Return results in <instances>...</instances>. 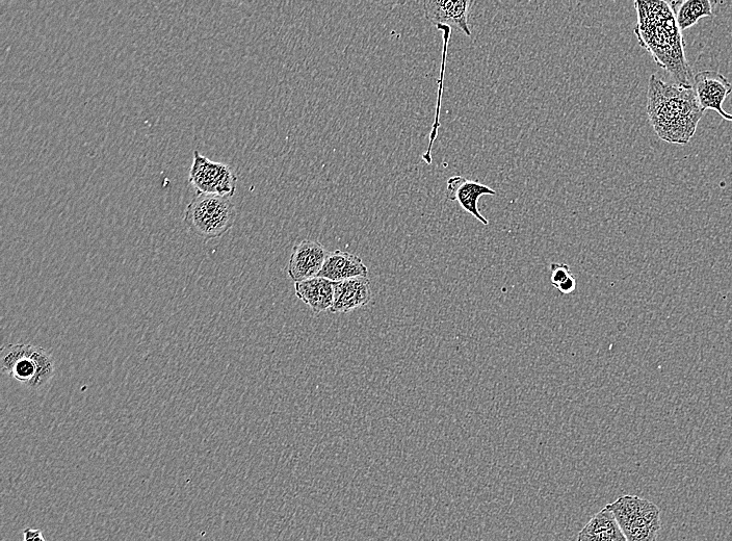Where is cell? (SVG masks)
<instances>
[{
	"instance_id": "6da1fadb",
	"label": "cell",
	"mask_w": 732,
	"mask_h": 541,
	"mask_svg": "<svg viewBox=\"0 0 732 541\" xmlns=\"http://www.w3.org/2000/svg\"><path fill=\"white\" fill-rule=\"evenodd\" d=\"M638 23L635 34L639 44L665 69L676 85L693 87V71L685 54V42L672 4L636 2Z\"/></svg>"
},
{
	"instance_id": "7a4b0ae2",
	"label": "cell",
	"mask_w": 732,
	"mask_h": 541,
	"mask_svg": "<svg viewBox=\"0 0 732 541\" xmlns=\"http://www.w3.org/2000/svg\"><path fill=\"white\" fill-rule=\"evenodd\" d=\"M647 114L653 131L664 142L686 145L704 115L693 87L665 83L651 75Z\"/></svg>"
},
{
	"instance_id": "3957f363",
	"label": "cell",
	"mask_w": 732,
	"mask_h": 541,
	"mask_svg": "<svg viewBox=\"0 0 732 541\" xmlns=\"http://www.w3.org/2000/svg\"><path fill=\"white\" fill-rule=\"evenodd\" d=\"M2 371L26 388L40 390L56 373L55 358L42 347L8 344L0 352Z\"/></svg>"
},
{
	"instance_id": "277c9868",
	"label": "cell",
	"mask_w": 732,
	"mask_h": 541,
	"mask_svg": "<svg viewBox=\"0 0 732 541\" xmlns=\"http://www.w3.org/2000/svg\"><path fill=\"white\" fill-rule=\"evenodd\" d=\"M237 220V209L229 197L200 194L187 206L183 222L203 241L223 237Z\"/></svg>"
},
{
	"instance_id": "5b68a950",
	"label": "cell",
	"mask_w": 732,
	"mask_h": 541,
	"mask_svg": "<svg viewBox=\"0 0 732 541\" xmlns=\"http://www.w3.org/2000/svg\"><path fill=\"white\" fill-rule=\"evenodd\" d=\"M607 507L627 541H656L662 528L661 510L653 502L638 496L619 497Z\"/></svg>"
},
{
	"instance_id": "8992f818",
	"label": "cell",
	"mask_w": 732,
	"mask_h": 541,
	"mask_svg": "<svg viewBox=\"0 0 732 541\" xmlns=\"http://www.w3.org/2000/svg\"><path fill=\"white\" fill-rule=\"evenodd\" d=\"M189 182L200 194L231 198L237 190L238 176L228 165L208 160L195 150Z\"/></svg>"
},
{
	"instance_id": "52a82bcc",
	"label": "cell",
	"mask_w": 732,
	"mask_h": 541,
	"mask_svg": "<svg viewBox=\"0 0 732 541\" xmlns=\"http://www.w3.org/2000/svg\"><path fill=\"white\" fill-rule=\"evenodd\" d=\"M693 88L704 112L716 111L723 119L732 122V115L723 109L724 101L732 92L726 76L718 71H701L694 75Z\"/></svg>"
},
{
	"instance_id": "ba28073f",
	"label": "cell",
	"mask_w": 732,
	"mask_h": 541,
	"mask_svg": "<svg viewBox=\"0 0 732 541\" xmlns=\"http://www.w3.org/2000/svg\"><path fill=\"white\" fill-rule=\"evenodd\" d=\"M327 249L319 242L304 240L294 247L289 275L295 282L318 277L328 256Z\"/></svg>"
},
{
	"instance_id": "9c48e42d",
	"label": "cell",
	"mask_w": 732,
	"mask_h": 541,
	"mask_svg": "<svg viewBox=\"0 0 732 541\" xmlns=\"http://www.w3.org/2000/svg\"><path fill=\"white\" fill-rule=\"evenodd\" d=\"M372 297L371 281L368 277L334 282V300L330 311L333 314H347L368 305Z\"/></svg>"
},
{
	"instance_id": "30bf717a",
	"label": "cell",
	"mask_w": 732,
	"mask_h": 541,
	"mask_svg": "<svg viewBox=\"0 0 732 541\" xmlns=\"http://www.w3.org/2000/svg\"><path fill=\"white\" fill-rule=\"evenodd\" d=\"M484 195L494 196L496 192L486 185L466 179L461 175L453 176L448 180L447 198L457 201L465 212L475 217L483 225H488L489 221L480 213L478 206L479 199Z\"/></svg>"
},
{
	"instance_id": "8fae6325",
	"label": "cell",
	"mask_w": 732,
	"mask_h": 541,
	"mask_svg": "<svg viewBox=\"0 0 732 541\" xmlns=\"http://www.w3.org/2000/svg\"><path fill=\"white\" fill-rule=\"evenodd\" d=\"M473 2L469 0H427L424 3L426 18L437 25H455L467 37L472 36L469 29L468 12Z\"/></svg>"
},
{
	"instance_id": "7c38bea8",
	"label": "cell",
	"mask_w": 732,
	"mask_h": 541,
	"mask_svg": "<svg viewBox=\"0 0 732 541\" xmlns=\"http://www.w3.org/2000/svg\"><path fill=\"white\" fill-rule=\"evenodd\" d=\"M369 269L359 256L335 250L329 252L325 264L319 274L333 282L348 280L355 277H368Z\"/></svg>"
},
{
	"instance_id": "4fadbf2b",
	"label": "cell",
	"mask_w": 732,
	"mask_h": 541,
	"mask_svg": "<svg viewBox=\"0 0 732 541\" xmlns=\"http://www.w3.org/2000/svg\"><path fill=\"white\" fill-rule=\"evenodd\" d=\"M297 297L307 304L313 312L320 314L330 309L334 300V282L323 277H315L296 282Z\"/></svg>"
},
{
	"instance_id": "5bb4252c",
	"label": "cell",
	"mask_w": 732,
	"mask_h": 541,
	"mask_svg": "<svg viewBox=\"0 0 732 541\" xmlns=\"http://www.w3.org/2000/svg\"><path fill=\"white\" fill-rule=\"evenodd\" d=\"M578 541H627L614 514L606 506L581 530Z\"/></svg>"
},
{
	"instance_id": "9a60e30c",
	"label": "cell",
	"mask_w": 732,
	"mask_h": 541,
	"mask_svg": "<svg viewBox=\"0 0 732 541\" xmlns=\"http://www.w3.org/2000/svg\"><path fill=\"white\" fill-rule=\"evenodd\" d=\"M437 30L442 32V38H443V50H442V63H441V70H440V79L438 81L439 89H438V98H437V107H436V115L434 124L432 127V132L430 135V144L428 147V150L426 153L423 154V160L428 164H432V148L434 145V142L438 135V130L440 127V109H441V100H442V94H443V81H444V72H446V64H447V56H448V47L450 43V39L452 36V28L449 27V25H437Z\"/></svg>"
},
{
	"instance_id": "2e32d148",
	"label": "cell",
	"mask_w": 732,
	"mask_h": 541,
	"mask_svg": "<svg viewBox=\"0 0 732 541\" xmlns=\"http://www.w3.org/2000/svg\"><path fill=\"white\" fill-rule=\"evenodd\" d=\"M713 15V4L710 0H687L675 11L676 21L682 32L694 27L700 19Z\"/></svg>"
},
{
	"instance_id": "e0dca14e",
	"label": "cell",
	"mask_w": 732,
	"mask_h": 541,
	"mask_svg": "<svg viewBox=\"0 0 732 541\" xmlns=\"http://www.w3.org/2000/svg\"><path fill=\"white\" fill-rule=\"evenodd\" d=\"M552 276L551 280L553 286L558 289L563 283L570 277L571 270L568 265L565 264H553L551 266Z\"/></svg>"
},
{
	"instance_id": "ac0fdd59",
	"label": "cell",
	"mask_w": 732,
	"mask_h": 541,
	"mask_svg": "<svg viewBox=\"0 0 732 541\" xmlns=\"http://www.w3.org/2000/svg\"><path fill=\"white\" fill-rule=\"evenodd\" d=\"M575 289H577V278H575V276L571 274L570 277L557 290H559L564 295H568L573 293Z\"/></svg>"
},
{
	"instance_id": "d6986e66",
	"label": "cell",
	"mask_w": 732,
	"mask_h": 541,
	"mask_svg": "<svg viewBox=\"0 0 732 541\" xmlns=\"http://www.w3.org/2000/svg\"><path fill=\"white\" fill-rule=\"evenodd\" d=\"M23 541H46L42 532L38 529L26 528L23 531Z\"/></svg>"
}]
</instances>
